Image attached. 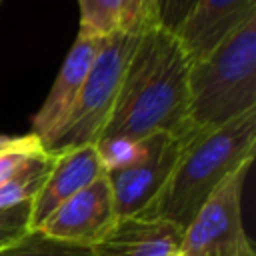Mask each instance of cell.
<instances>
[{
	"label": "cell",
	"instance_id": "cell-1",
	"mask_svg": "<svg viewBox=\"0 0 256 256\" xmlns=\"http://www.w3.org/2000/svg\"><path fill=\"white\" fill-rule=\"evenodd\" d=\"M188 68L190 60L176 34L154 24L140 30L114 108L96 142L194 132L188 120Z\"/></svg>",
	"mask_w": 256,
	"mask_h": 256
},
{
	"label": "cell",
	"instance_id": "cell-2",
	"mask_svg": "<svg viewBox=\"0 0 256 256\" xmlns=\"http://www.w3.org/2000/svg\"><path fill=\"white\" fill-rule=\"evenodd\" d=\"M256 152V110L186 140L174 170L140 216L162 218L186 228L206 198L238 168L250 166Z\"/></svg>",
	"mask_w": 256,
	"mask_h": 256
},
{
	"label": "cell",
	"instance_id": "cell-3",
	"mask_svg": "<svg viewBox=\"0 0 256 256\" xmlns=\"http://www.w3.org/2000/svg\"><path fill=\"white\" fill-rule=\"evenodd\" d=\"M256 110V16L188 68V120L210 130Z\"/></svg>",
	"mask_w": 256,
	"mask_h": 256
},
{
	"label": "cell",
	"instance_id": "cell-4",
	"mask_svg": "<svg viewBox=\"0 0 256 256\" xmlns=\"http://www.w3.org/2000/svg\"><path fill=\"white\" fill-rule=\"evenodd\" d=\"M138 34L140 32H116L110 38H104L70 114L46 150L58 152L96 144L114 108L122 74L136 46Z\"/></svg>",
	"mask_w": 256,
	"mask_h": 256
},
{
	"label": "cell",
	"instance_id": "cell-5",
	"mask_svg": "<svg viewBox=\"0 0 256 256\" xmlns=\"http://www.w3.org/2000/svg\"><path fill=\"white\" fill-rule=\"evenodd\" d=\"M250 166L232 172L182 232V256H256L242 220V188Z\"/></svg>",
	"mask_w": 256,
	"mask_h": 256
},
{
	"label": "cell",
	"instance_id": "cell-6",
	"mask_svg": "<svg viewBox=\"0 0 256 256\" xmlns=\"http://www.w3.org/2000/svg\"><path fill=\"white\" fill-rule=\"evenodd\" d=\"M190 134H184V136L152 134L144 138L146 154L140 162L122 170L106 172L112 198H114L116 218L142 214L150 206V202L158 196L170 172L174 170L176 160L186 140L190 138Z\"/></svg>",
	"mask_w": 256,
	"mask_h": 256
},
{
	"label": "cell",
	"instance_id": "cell-7",
	"mask_svg": "<svg viewBox=\"0 0 256 256\" xmlns=\"http://www.w3.org/2000/svg\"><path fill=\"white\" fill-rule=\"evenodd\" d=\"M116 222V208L106 172L62 202L38 228L44 236L92 248Z\"/></svg>",
	"mask_w": 256,
	"mask_h": 256
},
{
	"label": "cell",
	"instance_id": "cell-8",
	"mask_svg": "<svg viewBox=\"0 0 256 256\" xmlns=\"http://www.w3.org/2000/svg\"><path fill=\"white\" fill-rule=\"evenodd\" d=\"M104 38H92V36H84L78 34L68 56L64 58L60 72L48 92V96L44 98L40 110L34 114L32 118V132L44 148L50 146V142L54 140V136L58 134L60 126L64 124L66 116L70 114L78 92L84 84V78L102 46Z\"/></svg>",
	"mask_w": 256,
	"mask_h": 256
},
{
	"label": "cell",
	"instance_id": "cell-9",
	"mask_svg": "<svg viewBox=\"0 0 256 256\" xmlns=\"http://www.w3.org/2000/svg\"><path fill=\"white\" fill-rule=\"evenodd\" d=\"M104 172V164L94 144L54 152V164L40 192L30 202L32 230L38 228L62 202L92 184Z\"/></svg>",
	"mask_w": 256,
	"mask_h": 256
},
{
	"label": "cell",
	"instance_id": "cell-10",
	"mask_svg": "<svg viewBox=\"0 0 256 256\" xmlns=\"http://www.w3.org/2000/svg\"><path fill=\"white\" fill-rule=\"evenodd\" d=\"M254 16L256 0H196L176 36L188 60L196 62Z\"/></svg>",
	"mask_w": 256,
	"mask_h": 256
},
{
	"label": "cell",
	"instance_id": "cell-11",
	"mask_svg": "<svg viewBox=\"0 0 256 256\" xmlns=\"http://www.w3.org/2000/svg\"><path fill=\"white\" fill-rule=\"evenodd\" d=\"M182 232L184 228L162 218L140 214L116 218L90 252L92 256H176Z\"/></svg>",
	"mask_w": 256,
	"mask_h": 256
},
{
	"label": "cell",
	"instance_id": "cell-12",
	"mask_svg": "<svg viewBox=\"0 0 256 256\" xmlns=\"http://www.w3.org/2000/svg\"><path fill=\"white\" fill-rule=\"evenodd\" d=\"M78 34L92 38H110L116 32H124L126 0H78Z\"/></svg>",
	"mask_w": 256,
	"mask_h": 256
},
{
	"label": "cell",
	"instance_id": "cell-13",
	"mask_svg": "<svg viewBox=\"0 0 256 256\" xmlns=\"http://www.w3.org/2000/svg\"><path fill=\"white\" fill-rule=\"evenodd\" d=\"M0 256H92V252L84 246L48 238L40 230H30L16 242L2 246Z\"/></svg>",
	"mask_w": 256,
	"mask_h": 256
},
{
	"label": "cell",
	"instance_id": "cell-14",
	"mask_svg": "<svg viewBox=\"0 0 256 256\" xmlns=\"http://www.w3.org/2000/svg\"><path fill=\"white\" fill-rule=\"evenodd\" d=\"M104 170H122L136 162H140L146 154V140H126V138H110L94 144Z\"/></svg>",
	"mask_w": 256,
	"mask_h": 256
},
{
	"label": "cell",
	"instance_id": "cell-15",
	"mask_svg": "<svg viewBox=\"0 0 256 256\" xmlns=\"http://www.w3.org/2000/svg\"><path fill=\"white\" fill-rule=\"evenodd\" d=\"M194 4L196 0H150V24L176 34Z\"/></svg>",
	"mask_w": 256,
	"mask_h": 256
},
{
	"label": "cell",
	"instance_id": "cell-16",
	"mask_svg": "<svg viewBox=\"0 0 256 256\" xmlns=\"http://www.w3.org/2000/svg\"><path fill=\"white\" fill-rule=\"evenodd\" d=\"M30 230V202L0 208V248L16 242Z\"/></svg>",
	"mask_w": 256,
	"mask_h": 256
},
{
	"label": "cell",
	"instance_id": "cell-17",
	"mask_svg": "<svg viewBox=\"0 0 256 256\" xmlns=\"http://www.w3.org/2000/svg\"><path fill=\"white\" fill-rule=\"evenodd\" d=\"M40 150H44V146H42V142H36V144H30L26 148H18V150L0 154V184H4L8 178H12L26 164V160Z\"/></svg>",
	"mask_w": 256,
	"mask_h": 256
},
{
	"label": "cell",
	"instance_id": "cell-18",
	"mask_svg": "<svg viewBox=\"0 0 256 256\" xmlns=\"http://www.w3.org/2000/svg\"><path fill=\"white\" fill-rule=\"evenodd\" d=\"M150 24V0H126L124 32H140Z\"/></svg>",
	"mask_w": 256,
	"mask_h": 256
},
{
	"label": "cell",
	"instance_id": "cell-19",
	"mask_svg": "<svg viewBox=\"0 0 256 256\" xmlns=\"http://www.w3.org/2000/svg\"><path fill=\"white\" fill-rule=\"evenodd\" d=\"M40 142L34 134H26V136H6V134H0V154H6V152H12V150H18V148H26L30 144H36Z\"/></svg>",
	"mask_w": 256,
	"mask_h": 256
},
{
	"label": "cell",
	"instance_id": "cell-20",
	"mask_svg": "<svg viewBox=\"0 0 256 256\" xmlns=\"http://www.w3.org/2000/svg\"><path fill=\"white\" fill-rule=\"evenodd\" d=\"M176 256H182V254H180V252H178V254H176Z\"/></svg>",
	"mask_w": 256,
	"mask_h": 256
},
{
	"label": "cell",
	"instance_id": "cell-21",
	"mask_svg": "<svg viewBox=\"0 0 256 256\" xmlns=\"http://www.w3.org/2000/svg\"><path fill=\"white\" fill-rule=\"evenodd\" d=\"M0 2H2V0H0Z\"/></svg>",
	"mask_w": 256,
	"mask_h": 256
}]
</instances>
